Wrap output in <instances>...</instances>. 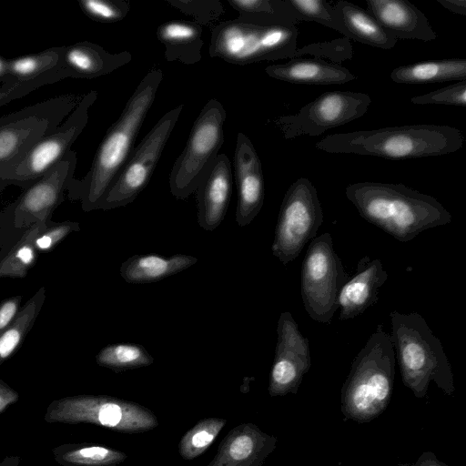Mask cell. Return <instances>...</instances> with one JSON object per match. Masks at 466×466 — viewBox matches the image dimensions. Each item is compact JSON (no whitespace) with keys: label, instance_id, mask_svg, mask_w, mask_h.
Instances as JSON below:
<instances>
[{"label":"cell","instance_id":"cell-1","mask_svg":"<svg viewBox=\"0 0 466 466\" xmlns=\"http://www.w3.org/2000/svg\"><path fill=\"white\" fill-rule=\"evenodd\" d=\"M162 79L160 68H153L147 73L99 144L86 177L81 180H71L67 189L80 198L85 211L98 209L125 165Z\"/></svg>","mask_w":466,"mask_h":466},{"label":"cell","instance_id":"cell-2","mask_svg":"<svg viewBox=\"0 0 466 466\" xmlns=\"http://www.w3.org/2000/svg\"><path fill=\"white\" fill-rule=\"evenodd\" d=\"M345 195L361 218L400 242L452 219L435 198L400 183L357 182Z\"/></svg>","mask_w":466,"mask_h":466},{"label":"cell","instance_id":"cell-3","mask_svg":"<svg viewBox=\"0 0 466 466\" xmlns=\"http://www.w3.org/2000/svg\"><path fill=\"white\" fill-rule=\"evenodd\" d=\"M463 144L464 137L456 127L414 124L331 134L317 141L315 147L328 153L410 159L454 153Z\"/></svg>","mask_w":466,"mask_h":466},{"label":"cell","instance_id":"cell-4","mask_svg":"<svg viewBox=\"0 0 466 466\" xmlns=\"http://www.w3.org/2000/svg\"><path fill=\"white\" fill-rule=\"evenodd\" d=\"M390 338L403 384L423 399L433 381L446 395L454 393L451 366L440 339L418 312L392 310Z\"/></svg>","mask_w":466,"mask_h":466},{"label":"cell","instance_id":"cell-5","mask_svg":"<svg viewBox=\"0 0 466 466\" xmlns=\"http://www.w3.org/2000/svg\"><path fill=\"white\" fill-rule=\"evenodd\" d=\"M396 357L390 334L381 324L353 360L341 388L345 419L367 422L388 407L393 391Z\"/></svg>","mask_w":466,"mask_h":466},{"label":"cell","instance_id":"cell-6","mask_svg":"<svg viewBox=\"0 0 466 466\" xmlns=\"http://www.w3.org/2000/svg\"><path fill=\"white\" fill-rule=\"evenodd\" d=\"M209 56L231 64L294 58L299 29L260 26L238 19L219 22L210 28Z\"/></svg>","mask_w":466,"mask_h":466},{"label":"cell","instance_id":"cell-7","mask_svg":"<svg viewBox=\"0 0 466 466\" xmlns=\"http://www.w3.org/2000/svg\"><path fill=\"white\" fill-rule=\"evenodd\" d=\"M47 422L90 423L123 433H139L158 426L155 414L137 402L107 395L82 394L52 401Z\"/></svg>","mask_w":466,"mask_h":466},{"label":"cell","instance_id":"cell-8","mask_svg":"<svg viewBox=\"0 0 466 466\" xmlns=\"http://www.w3.org/2000/svg\"><path fill=\"white\" fill-rule=\"evenodd\" d=\"M226 111L217 99H210L195 120L183 151L173 165L169 176L171 194L186 199L216 162L224 141Z\"/></svg>","mask_w":466,"mask_h":466},{"label":"cell","instance_id":"cell-9","mask_svg":"<svg viewBox=\"0 0 466 466\" xmlns=\"http://www.w3.org/2000/svg\"><path fill=\"white\" fill-rule=\"evenodd\" d=\"M350 275L333 247L329 232L314 238L304 257L300 291L306 312L322 324L330 323L338 309V298Z\"/></svg>","mask_w":466,"mask_h":466},{"label":"cell","instance_id":"cell-10","mask_svg":"<svg viewBox=\"0 0 466 466\" xmlns=\"http://www.w3.org/2000/svg\"><path fill=\"white\" fill-rule=\"evenodd\" d=\"M82 96L62 95L1 116L0 170L16 162L39 139L56 129Z\"/></svg>","mask_w":466,"mask_h":466},{"label":"cell","instance_id":"cell-11","mask_svg":"<svg viewBox=\"0 0 466 466\" xmlns=\"http://www.w3.org/2000/svg\"><path fill=\"white\" fill-rule=\"evenodd\" d=\"M97 98L92 90L60 126L39 139L22 157L0 170V179L6 185H16L24 189L43 177L58 164L71 150L88 121V112Z\"/></svg>","mask_w":466,"mask_h":466},{"label":"cell","instance_id":"cell-12","mask_svg":"<svg viewBox=\"0 0 466 466\" xmlns=\"http://www.w3.org/2000/svg\"><path fill=\"white\" fill-rule=\"evenodd\" d=\"M322 222L323 211L316 187L309 178H298L289 186L281 202L272 254L283 265H288L316 238Z\"/></svg>","mask_w":466,"mask_h":466},{"label":"cell","instance_id":"cell-13","mask_svg":"<svg viewBox=\"0 0 466 466\" xmlns=\"http://www.w3.org/2000/svg\"><path fill=\"white\" fill-rule=\"evenodd\" d=\"M183 105L167 111L133 148L104 196L98 209H112L133 202L147 186L165 146L179 118Z\"/></svg>","mask_w":466,"mask_h":466},{"label":"cell","instance_id":"cell-14","mask_svg":"<svg viewBox=\"0 0 466 466\" xmlns=\"http://www.w3.org/2000/svg\"><path fill=\"white\" fill-rule=\"evenodd\" d=\"M371 104L368 94L352 91H329L306 104L297 113L282 116L275 124L284 138L318 137L329 129L361 117Z\"/></svg>","mask_w":466,"mask_h":466},{"label":"cell","instance_id":"cell-15","mask_svg":"<svg viewBox=\"0 0 466 466\" xmlns=\"http://www.w3.org/2000/svg\"><path fill=\"white\" fill-rule=\"evenodd\" d=\"M311 366L309 340L289 311H283L277 324L275 357L269 374L271 397L296 394Z\"/></svg>","mask_w":466,"mask_h":466},{"label":"cell","instance_id":"cell-16","mask_svg":"<svg viewBox=\"0 0 466 466\" xmlns=\"http://www.w3.org/2000/svg\"><path fill=\"white\" fill-rule=\"evenodd\" d=\"M76 160V152L70 150L51 170L25 188L12 208L15 226L30 227L48 221L74 178Z\"/></svg>","mask_w":466,"mask_h":466},{"label":"cell","instance_id":"cell-17","mask_svg":"<svg viewBox=\"0 0 466 466\" xmlns=\"http://www.w3.org/2000/svg\"><path fill=\"white\" fill-rule=\"evenodd\" d=\"M234 166L238 185L236 222L245 227L261 210L265 187L261 161L250 139L242 132L237 136Z\"/></svg>","mask_w":466,"mask_h":466},{"label":"cell","instance_id":"cell-18","mask_svg":"<svg viewBox=\"0 0 466 466\" xmlns=\"http://www.w3.org/2000/svg\"><path fill=\"white\" fill-rule=\"evenodd\" d=\"M277 438L251 422L234 427L207 466H262L277 447Z\"/></svg>","mask_w":466,"mask_h":466},{"label":"cell","instance_id":"cell-19","mask_svg":"<svg viewBox=\"0 0 466 466\" xmlns=\"http://www.w3.org/2000/svg\"><path fill=\"white\" fill-rule=\"evenodd\" d=\"M366 11L395 39L435 40L426 15L406 0H366Z\"/></svg>","mask_w":466,"mask_h":466},{"label":"cell","instance_id":"cell-20","mask_svg":"<svg viewBox=\"0 0 466 466\" xmlns=\"http://www.w3.org/2000/svg\"><path fill=\"white\" fill-rule=\"evenodd\" d=\"M387 279L388 273L380 259L362 257L357 264L356 274L349 279L339 294V319H354L377 303L379 290Z\"/></svg>","mask_w":466,"mask_h":466},{"label":"cell","instance_id":"cell-21","mask_svg":"<svg viewBox=\"0 0 466 466\" xmlns=\"http://www.w3.org/2000/svg\"><path fill=\"white\" fill-rule=\"evenodd\" d=\"M196 192L198 224L203 229L213 231L225 218L232 192L231 163L227 155L218 154Z\"/></svg>","mask_w":466,"mask_h":466},{"label":"cell","instance_id":"cell-22","mask_svg":"<svg viewBox=\"0 0 466 466\" xmlns=\"http://www.w3.org/2000/svg\"><path fill=\"white\" fill-rule=\"evenodd\" d=\"M131 59L127 51L112 54L97 44L83 41L62 46L60 63L65 78L92 79L114 72Z\"/></svg>","mask_w":466,"mask_h":466},{"label":"cell","instance_id":"cell-23","mask_svg":"<svg viewBox=\"0 0 466 466\" xmlns=\"http://www.w3.org/2000/svg\"><path fill=\"white\" fill-rule=\"evenodd\" d=\"M265 72L278 80L304 85H341L357 78L341 65L319 58L294 57L285 64L268 66Z\"/></svg>","mask_w":466,"mask_h":466},{"label":"cell","instance_id":"cell-24","mask_svg":"<svg viewBox=\"0 0 466 466\" xmlns=\"http://www.w3.org/2000/svg\"><path fill=\"white\" fill-rule=\"evenodd\" d=\"M198 260V258L185 254L170 257L139 254L124 260L120 265L119 272L127 283H152L177 274L195 265Z\"/></svg>","mask_w":466,"mask_h":466},{"label":"cell","instance_id":"cell-25","mask_svg":"<svg viewBox=\"0 0 466 466\" xmlns=\"http://www.w3.org/2000/svg\"><path fill=\"white\" fill-rule=\"evenodd\" d=\"M202 32L195 22L172 20L157 27V38L165 46L167 61L192 65L201 59Z\"/></svg>","mask_w":466,"mask_h":466},{"label":"cell","instance_id":"cell-26","mask_svg":"<svg viewBox=\"0 0 466 466\" xmlns=\"http://www.w3.org/2000/svg\"><path fill=\"white\" fill-rule=\"evenodd\" d=\"M334 9L343 29V35L383 50L395 46L397 39L390 35L381 25L360 6L340 0Z\"/></svg>","mask_w":466,"mask_h":466},{"label":"cell","instance_id":"cell-27","mask_svg":"<svg viewBox=\"0 0 466 466\" xmlns=\"http://www.w3.org/2000/svg\"><path fill=\"white\" fill-rule=\"evenodd\" d=\"M390 78L407 85L466 80V59L446 58L400 66L391 71Z\"/></svg>","mask_w":466,"mask_h":466},{"label":"cell","instance_id":"cell-28","mask_svg":"<svg viewBox=\"0 0 466 466\" xmlns=\"http://www.w3.org/2000/svg\"><path fill=\"white\" fill-rule=\"evenodd\" d=\"M62 46L8 59L5 82L18 83L41 78H54L57 82L65 76L61 70Z\"/></svg>","mask_w":466,"mask_h":466},{"label":"cell","instance_id":"cell-29","mask_svg":"<svg viewBox=\"0 0 466 466\" xmlns=\"http://www.w3.org/2000/svg\"><path fill=\"white\" fill-rule=\"evenodd\" d=\"M238 12L237 19L260 25L293 27L299 24L287 0H228Z\"/></svg>","mask_w":466,"mask_h":466},{"label":"cell","instance_id":"cell-30","mask_svg":"<svg viewBox=\"0 0 466 466\" xmlns=\"http://www.w3.org/2000/svg\"><path fill=\"white\" fill-rule=\"evenodd\" d=\"M62 466H116L127 458L118 450L90 443H67L52 450Z\"/></svg>","mask_w":466,"mask_h":466},{"label":"cell","instance_id":"cell-31","mask_svg":"<svg viewBox=\"0 0 466 466\" xmlns=\"http://www.w3.org/2000/svg\"><path fill=\"white\" fill-rule=\"evenodd\" d=\"M48 225L39 221L28 227L21 238L0 260V278H24L37 260L35 239Z\"/></svg>","mask_w":466,"mask_h":466},{"label":"cell","instance_id":"cell-32","mask_svg":"<svg viewBox=\"0 0 466 466\" xmlns=\"http://www.w3.org/2000/svg\"><path fill=\"white\" fill-rule=\"evenodd\" d=\"M46 299L41 287L21 308L14 321L0 334V366L20 347L32 329Z\"/></svg>","mask_w":466,"mask_h":466},{"label":"cell","instance_id":"cell-33","mask_svg":"<svg viewBox=\"0 0 466 466\" xmlns=\"http://www.w3.org/2000/svg\"><path fill=\"white\" fill-rule=\"evenodd\" d=\"M96 363L115 372L144 368L154 358L144 346L137 343H114L102 348L96 356Z\"/></svg>","mask_w":466,"mask_h":466},{"label":"cell","instance_id":"cell-34","mask_svg":"<svg viewBox=\"0 0 466 466\" xmlns=\"http://www.w3.org/2000/svg\"><path fill=\"white\" fill-rule=\"evenodd\" d=\"M227 423L222 418H206L198 420L181 438L178 452L184 460H193L203 454L215 441Z\"/></svg>","mask_w":466,"mask_h":466},{"label":"cell","instance_id":"cell-35","mask_svg":"<svg viewBox=\"0 0 466 466\" xmlns=\"http://www.w3.org/2000/svg\"><path fill=\"white\" fill-rule=\"evenodd\" d=\"M299 23L316 22L343 35L334 6L325 0H287Z\"/></svg>","mask_w":466,"mask_h":466},{"label":"cell","instance_id":"cell-36","mask_svg":"<svg viewBox=\"0 0 466 466\" xmlns=\"http://www.w3.org/2000/svg\"><path fill=\"white\" fill-rule=\"evenodd\" d=\"M180 12L193 16L199 25H209L210 28L224 13L222 3L218 0H167Z\"/></svg>","mask_w":466,"mask_h":466},{"label":"cell","instance_id":"cell-37","mask_svg":"<svg viewBox=\"0 0 466 466\" xmlns=\"http://www.w3.org/2000/svg\"><path fill=\"white\" fill-rule=\"evenodd\" d=\"M313 56L315 58H328L331 63L340 65L343 61L351 59L353 49L349 38L342 37L331 41L314 43L297 49L295 57Z\"/></svg>","mask_w":466,"mask_h":466},{"label":"cell","instance_id":"cell-38","mask_svg":"<svg viewBox=\"0 0 466 466\" xmlns=\"http://www.w3.org/2000/svg\"><path fill=\"white\" fill-rule=\"evenodd\" d=\"M78 5L86 15L101 23L121 21L130 9L125 0H78Z\"/></svg>","mask_w":466,"mask_h":466},{"label":"cell","instance_id":"cell-39","mask_svg":"<svg viewBox=\"0 0 466 466\" xmlns=\"http://www.w3.org/2000/svg\"><path fill=\"white\" fill-rule=\"evenodd\" d=\"M414 105H447L466 106V80L410 98Z\"/></svg>","mask_w":466,"mask_h":466},{"label":"cell","instance_id":"cell-40","mask_svg":"<svg viewBox=\"0 0 466 466\" xmlns=\"http://www.w3.org/2000/svg\"><path fill=\"white\" fill-rule=\"evenodd\" d=\"M79 230V224L73 221H65L48 225L39 233L35 239V248L38 252H47L53 249L60 241L71 232Z\"/></svg>","mask_w":466,"mask_h":466},{"label":"cell","instance_id":"cell-41","mask_svg":"<svg viewBox=\"0 0 466 466\" xmlns=\"http://www.w3.org/2000/svg\"><path fill=\"white\" fill-rule=\"evenodd\" d=\"M57 82L54 78H41L26 82H5L0 86V106L23 97L40 86Z\"/></svg>","mask_w":466,"mask_h":466},{"label":"cell","instance_id":"cell-42","mask_svg":"<svg viewBox=\"0 0 466 466\" xmlns=\"http://www.w3.org/2000/svg\"><path fill=\"white\" fill-rule=\"evenodd\" d=\"M21 295L5 299L0 304V334L14 321L21 308Z\"/></svg>","mask_w":466,"mask_h":466},{"label":"cell","instance_id":"cell-43","mask_svg":"<svg viewBox=\"0 0 466 466\" xmlns=\"http://www.w3.org/2000/svg\"><path fill=\"white\" fill-rule=\"evenodd\" d=\"M18 398L17 391L0 380V413L16 402Z\"/></svg>","mask_w":466,"mask_h":466},{"label":"cell","instance_id":"cell-44","mask_svg":"<svg viewBox=\"0 0 466 466\" xmlns=\"http://www.w3.org/2000/svg\"><path fill=\"white\" fill-rule=\"evenodd\" d=\"M398 466H449L441 461L432 451H424L414 462L399 463Z\"/></svg>","mask_w":466,"mask_h":466},{"label":"cell","instance_id":"cell-45","mask_svg":"<svg viewBox=\"0 0 466 466\" xmlns=\"http://www.w3.org/2000/svg\"><path fill=\"white\" fill-rule=\"evenodd\" d=\"M445 9L456 15H466L465 0H436Z\"/></svg>","mask_w":466,"mask_h":466},{"label":"cell","instance_id":"cell-46","mask_svg":"<svg viewBox=\"0 0 466 466\" xmlns=\"http://www.w3.org/2000/svg\"><path fill=\"white\" fill-rule=\"evenodd\" d=\"M8 59L0 56V82L4 83L7 77Z\"/></svg>","mask_w":466,"mask_h":466},{"label":"cell","instance_id":"cell-47","mask_svg":"<svg viewBox=\"0 0 466 466\" xmlns=\"http://www.w3.org/2000/svg\"><path fill=\"white\" fill-rule=\"evenodd\" d=\"M20 461L18 456L6 457L0 462V466H18Z\"/></svg>","mask_w":466,"mask_h":466},{"label":"cell","instance_id":"cell-48","mask_svg":"<svg viewBox=\"0 0 466 466\" xmlns=\"http://www.w3.org/2000/svg\"><path fill=\"white\" fill-rule=\"evenodd\" d=\"M6 186L7 185L3 180L0 179V189L5 187H6Z\"/></svg>","mask_w":466,"mask_h":466}]
</instances>
